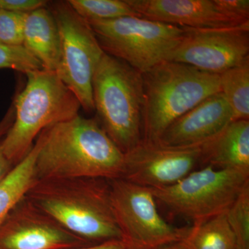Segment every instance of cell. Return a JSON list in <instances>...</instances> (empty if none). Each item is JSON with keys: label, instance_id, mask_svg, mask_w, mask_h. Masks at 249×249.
<instances>
[{"label": "cell", "instance_id": "1", "mask_svg": "<svg viewBox=\"0 0 249 249\" xmlns=\"http://www.w3.org/2000/svg\"><path fill=\"white\" fill-rule=\"evenodd\" d=\"M37 139L38 180L122 176L124 154L95 119L78 114L44 129Z\"/></svg>", "mask_w": 249, "mask_h": 249}, {"label": "cell", "instance_id": "2", "mask_svg": "<svg viewBox=\"0 0 249 249\" xmlns=\"http://www.w3.org/2000/svg\"><path fill=\"white\" fill-rule=\"evenodd\" d=\"M26 196L69 231L92 245L123 240L111 206L109 180H37Z\"/></svg>", "mask_w": 249, "mask_h": 249}, {"label": "cell", "instance_id": "3", "mask_svg": "<svg viewBox=\"0 0 249 249\" xmlns=\"http://www.w3.org/2000/svg\"><path fill=\"white\" fill-rule=\"evenodd\" d=\"M142 76V139L150 142H158L174 121L221 92L219 75L180 62H160Z\"/></svg>", "mask_w": 249, "mask_h": 249}, {"label": "cell", "instance_id": "4", "mask_svg": "<svg viewBox=\"0 0 249 249\" xmlns=\"http://www.w3.org/2000/svg\"><path fill=\"white\" fill-rule=\"evenodd\" d=\"M27 83L15 98L14 123L1 140L14 165L31 151L41 132L78 115V100L55 71L41 69L26 73Z\"/></svg>", "mask_w": 249, "mask_h": 249}, {"label": "cell", "instance_id": "5", "mask_svg": "<svg viewBox=\"0 0 249 249\" xmlns=\"http://www.w3.org/2000/svg\"><path fill=\"white\" fill-rule=\"evenodd\" d=\"M92 96L100 125L124 154L142 139V73L105 53L93 74Z\"/></svg>", "mask_w": 249, "mask_h": 249}, {"label": "cell", "instance_id": "6", "mask_svg": "<svg viewBox=\"0 0 249 249\" xmlns=\"http://www.w3.org/2000/svg\"><path fill=\"white\" fill-rule=\"evenodd\" d=\"M88 22L105 53L142 73L169 60L185 33L183 28L142 17Z\"/></svg>", "mask_w": 249, "mask_h": 249}, {"label": "cell", "instance_id": "7", "mask_svg": "<svg viewBox=\"0 0 249 249\" xmlns=\"http://www.w3.org/2000/svg\"><path fill=\"white\" fill-rule=\"evenodd\" d=\"M248 183V174L206 165L175 184L150 190L172 213L196 224L226 213Z\"/></svg>", "mask_w": 249, "mask_h": 249}, {"label": "cell", "instance_id": "8", "mask_svg": "<svg viewBox=\"0 0 249 249\" xmlns=\"http://www.w3.org/2000/svg\"><path fill=\"white\" fill-rule=\"evenodd\" d=\"M60 33L61 60L57 73L88 112L94 111L93 74L103 52L91 27L67 1H58L52 10Z\"/></svg>", "mask_w": 249, "mask_h": 249}, {"label": "cell", "instance_id": "9", "mask_svg": "<svg viewBox=\"0 0 249 249\" xmlns=\"http://www.w3.org/2000/svg\"><path fill=\"white\" fill-rule=\"evenodd\" d=\"M111 206L123 241L130 249H156L183 240L190 227L165 222L150 188L118 178L109 180Z\"/></svg>", "mask_w": 249, "mask_h": 249}, {"label": "cell", "instance_id": "10", "mask_svg": "<svg viewBox=\"0 0 249 249\" xmlns=\"http://www.w3.org/2000/svg\"><path fill=\"white\" fill-rule=\"evenodd\" d=\"M183 29L182 40L168 61L220 75L249 60V22L224 29Z\"/></svg>", "mask_w": 249, "mask_h": 249}, {"label": "cell", "instance_id": "11", "mask_svg": "<svg viewBox=\"0 0 249 249\" xmlns=\"http://www.w3.org/2000/svg\"><path fill=\"white\" fill-rule=\"evenodd\" d=\"M201 145L172 147L142 139L124 154L121 178L148 188L178 183L201 163Z\"/></svg>", "mask_w": 249, "mask_h": 249}, {"label": "cell", "instance_id": "12", "mask_svg": "<svg viewBox=\"0 0 249 249\" xmlns=\"http://www.w3.org/2000/svg\"><path fill=\"white\" fill-rule=\"evenodd\" d=\"M91 245L26 196L0 226V249H71Z\"/></svg>", "mask_w": 249, "mask_h": 249}, {"label": "cell", "instance_id": "13", "mask_svg": "<svg viewBox=\"0 0 249 249\" xmlns=\"http://www.w3.org/2000/svg\"><path fill=\"white\" fill-rule=\"evenodd\" d=\"M147 19L194 29H224L249 23L228 14L218 0H126Z\"/></svg>", "mask_w": 249, "mask_h": 249}, {"label": "cell", "instance_id": "14", "mask_svg": "<svg viewBox=\"0 0 249 249\" xmlns=\"http://www.w3.org/2000/svg\"><path fill=\"white\" fill-rule=\"evenodd\" d=\"M233 121L232 112L222 92L196 105L170 124L160 143L172 147L199 146L220 133Z\"/></svg>", "mask_w": 249, "mask_h": 249}, {"label": "cell", "instance_id": "15", "mask_svg": "<svg viewBox=\"0 0 249 249\" xmlns=\"http://www.w3.org/2000/svg\"><path fill=\"white\" fill-rule=\"evenodd\" d=\"M201 163L249 175V120L233 121L201 145Z\"/></svg>", "mask_w": 249, "mask_h": 249}, {"label": "cell", "instance_id": "16", "mask_svg": "<svg viewBox=\"0 0 249 249\" xmlns=\"http://www.w3.org/2000/svg\"><path fill=\"white\" fill-rule=\"evenodd\" d=\"M22 46L40 62L44 70L58 72L61 41L51 10L42 7L26 15Z\"/></svg>", "mask_w": 249, "mask_h": 249}, {"label": "cell", "instance_id": "17", "mask_svg": "<svg viewBox=\"0 0 249 249\" xmlns=\"http://www.w3.org/2000/svg\"><path fill=\"white\" fill-rule=\"evenodd\" d=\"M39 148L40 142L37 139L24 160L15 165L9 175L0 182V226L38 180L36 175V162Z\"/></svg>", "mask_w": 249, "mask_h": 249}, {"label": "cell", "instance_id": "18", "mask_svg": "<svg viewBox=\"0 0 249 249\" xmlns=\"http://www.w3.org/2000/svg\"><path fill=\"white\" fill-rule=\"evenodd\" d=\"M183 241L191 249H237L227 213L193 224Z\"/></svg>", "mask_w": 249, "mask_h": 249}, {"label": "cell", "instance_id": "19", "mask_svg": "<svg viewBox=\"0 0 249 249\" xmlns=\"http://www.w3.org/2000/svg\"><path fill=\"white\" fill-rule=\"evenodd\" d=\"M221 92L227 99L233 121L249 120V60L219 75Z\"/></svg>", "mask_w": 249, "mask_h": 249}, {"label": "cell", "instance_id": "20", "mask_svg": "<svg viewBox=\"0 0 249 249\" xmlns=\"http://www.w3.org/2000/svg\"><path fill=\"white\" fill-rule=\"evenodd\" d=\"M67 2L87 21L142 17L130 7L126 0H69Z\"/></svg>", "mask_w": 249, "mask_h": 249}, {"label": "cell", "instance_id": "21", "mask_svg": "<svg viewBox=\"0 0 249 249\" xmlns=\"http://www.w3.org/2000/svg\"><path fill=\"white\" fill-rule=\"evenodd\" d=\"M237 239V249H249V183L227 212Z\"/></svg>", "mask_w": 249, "mask_h": 249}, {"label": "cell", "instance_id": "22", "mask_svg": "<svg viewBox=\"0 0 249 249\" xmlns=\"http://www.w3.org/2000/svg\"><path fill=\"white\" fill-rule=\"evenodd\" d=\"M8 69L27 73L42 68L23 46H7L0 44V70Z\"/></svg>", "mask_w": 249, "mask_h": 249}, {"label": "cell", "instance_id": "23", "mask_svg": "<svg viewBox=\"0 0 249 249\" xmlns=\"http://www.w3.org/2000/svg\"><path fill=\"white\" fill-rule=\"evenodd\" d=\"M26 15L0 10V44L22 46Z\"/></svg>", "mask_w": 249, "mask_h": 249}, {"label": "cell", "instance_id": "24", "mask_svg": "<svg viewBox=\"0 0 249 249\" xmlns=\"http://www.w3.org/2000/svg\"><path fill=\"white\" fill-rule=\"evenodd\" d=\"M47 2L43 0H0V10L28 14L40 8L45 7Z\"/></svg>", "mask_w": 249, "mask_h": 249}, {"label": "cell", "instance_id": "25", "mask_svg": "<svg viewBox=\"0 0 249 249\" xmlns=\"http://www.w3.org/2000/svg\"><path fill=\"white\" fill-rule=\"evenodd\" d=\"M223 9L232 16L243 21H249V0H218Z\"/></svg>", "mask_w": 249, "mask_h": 249}, {"label": "cell", "instance_id": "26", "mask_svg": "<svg viewBox=\"0 0 249 249\" xmlns=\"http://www.w3.org/2000/svg\"><path fill=\"white\" fill-rule=\"evenodd\" d=\"M71 249H129L128 246L123 240H111L103 243Z\"/></svg>", "mask_w": 249, "mask_h": 249}, {"label": "cell", "instance_id": "27", "mask_svg": "<svg viewBox=\"0 0 249 249\" xmlns=\"http://www.w3.org/2000/svg\"><path fill=\"white\" fill-rule=\"evenodd\" d=\"M15 116L14 105L11 106L9 110L5 114L4 117L0 121V140H1L12 126Z\"/></svg>", "mask_w": 249, "mask_h": 249}, {"label": "cell", "instance_id": "28", "mask_svg": "<svg viewBox=\"0 0 249 249\" xmlns=\"http://www.w3.org/2000/svg\"><path fill=\"white\" fill-rule=\"evenodd\" d=\"M1 140H0V182L9 175L15 166L12 162L5 155Z\"/></svg>", "mask_w": 249, "mask_h": 249}, {"label": "cell", "instance_id": "29", "mask_svg": "<svg viewBox=\"0 0 249 249\" xmlns=\"http://www.w3.org/2000/svg\"><path fill=\"white\" fill-rule=\"evenodd\" d=\"M156 249H191L183 240L170 242Z\"/></svg>", "mask_w": 249, "mask_h": 249}, {"label": "cell", "instance_id": "30", "mask_svg": "<svg viewBox=\"0 0 249 249\" xmlns=\"http://www.w3.org/2000/svg\"></svg>", "mask_w": 249, "mask_h": 249}]
</instances>
